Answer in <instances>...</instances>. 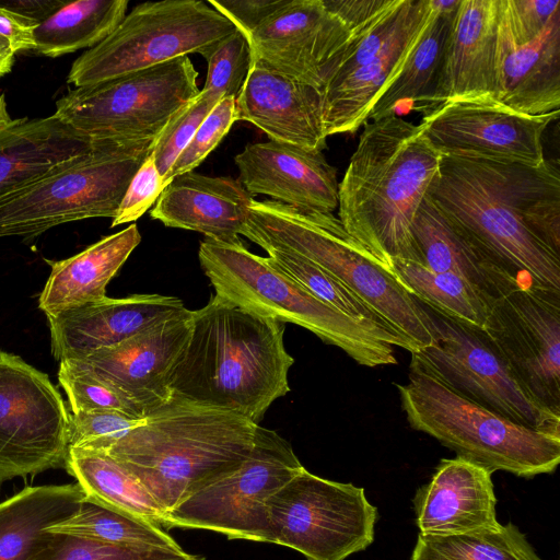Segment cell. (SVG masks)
Listing matches in <instances>:
<instances>
[{
	"label": "cell",
	"instance_id": "obj_27",
	"mask_svg": "<svg viewBox=\"0 0 560 560\" xmlns=\"http://www.w3.org/2000/svg\"><path fill=\"white\" fill-rule=\"evenodd\" d=\"M140 242L138 226L132 223L67 259H46L51 271L38 307L46 316L57 315L104 299L106 285Z\"/></svg>",
	"mask_w": 560,
	"mask_h": 560
},
{
	"label": "cell",
	"instance_id": "obj_9",
	"mask_svg": "<svg viewBox=\"0 0 560 560\" xmlns=\"http://www.w3.org/2000/svg\"><path fill=\"white\" fill-rule=\"evenodd\" d=\"M153 142L97 144L0 199V238L33 237L84 219H113Z\"/></svg>",
	"mask_w": 560,
	"mask_h": 560
},
{
	"label": "cell",
	"instance_id": "obj_22",
	"mask_svg": "<svg viewBox=\"0 0 560 560\" xmlns=\"http://www.w3.org/2000/svg\"><path fill=\"white\" fill-rule=\"evenodd\" d=\"M434 11L435 0H411L398 30L373 60L323 86L322 113L327 137L353 133L368 122L375 102L401 71Z\"/></svg>",
	"mask_w": 560,
	"mask_h": 560
},
{
	"label": "cell",
	"instance_id": "obj_13",
	"mask_svg": "<svg viewBox=\"0 0 560 560\" xmlns=\"http://www.w3.org/2000/svg\"><path fill=\"white\" fill-rule=\"evenodd\" d=\"M302 468L287 440L258 425L243 464L168 512L164 527L209 529L229 539L267 542V500Z\"/></svg>",
	"mask_w": 560,
	"mask_h": 560
},
{
	"label": "cell",
	"instance_id": "obj_28",
	"mask_svg": "<svg viewBox=\"0 0 560 560\" xmlns=\"http://www.w3.org/2000/svg\"><path fill=\"white\" fill-rule=\"evenodd\" d=\"M497 101L530 116L560 110V9L532 42L509 48L500 42Z\"/></svg>",
	"mask_w": 560,
	"mask_h": 560
},
{
	"label": "cell",
	"instance_id": "obj_6",
	"mask_svg": "<svg viewBox=\"0 0 560 560\" xmlns=\"http://www.w3.org/2000/svg\"><path fill=\"white\" fill-rule=\"evenodd\" d=\"M409 425L491 472L530 478L560 463V435L517 424L458 395L432 375L410 368L396 384Z\"/></svg>",
	"mask_w": 560,
	"mask_h": 560
},
{
	"label": "cell",
	"instance_id": "obj_29",
	"mask_svg": "<svg viewBox=\"0 0 560 560\" xmlns=\"http://www.w3.org/2000/svg\"><path fill=\"white\" fill-rule=\"evenodd\" d=\"M412 235L423 264L434 272H452L467 280L490 302L525 284L482 257L425 197L412 221Z\"/></svg>",
	"mask_w": 560,
	"mask_h": 560
},
{
	"label": "cell",
	"instance_id": "obj_43",
	"mask_svg": "<svg viewBox=\"0 0 560 560\" xmlns=\"http://www.w3.org/2000/svg\"><path fill=\"white\" fill-rule=\"evenodd\" d=\"M560 9V0H500V42L509 48L535 39Z\"/></svg>",
	"mask_w": 560,
	"mask_h": 560
},
{
	"label": "cell",
	"instance_id": "obj_37",
	"mask_svg": "<svg viewBox=\"0 0 560 560\" xmlns=\"http://www.w3.org/2000/svg\"><path fill=\"white\" fill-rule=\"evenodd\" d=\"M46 532L117 546L182 548L161 526L89 500L72 517Z\"/></svg>",
	"mask_w": 560,
	"mask_h": 560
},
{
	"label": "cell",
	"instance_id": "obj_47",
	"mask_svg": "<svg viewBox=\"0 0 560 560\" xmlns=\"http://www.w3.org/2000/svg\"><path fill=\"white\" fill-rule=\"evenodd\" d=\"M401 0H324L349 27L353 38L373 26L386 13L396 8Z\"/></svg>",
	"mask_w": 560,
	"mask_h": 560
},
{
	"label": "cell",
	"instance_id": "obj_26",
	"mask_svg": "<svg viewBox=\"0 0 560 560\" xmlns=\"http://www.w3.org/2000/svg\"><path fill=\"white\" fill-rule=\"evenodd\" d=\"M95 147L54 114L14 119L0 130V199Z\"/></svg>",
	"mask_w": 560,
	"mask_h": 560
},
{
	"label": "cell",
	"instance_id": "obj_36",
	"mask_svg": "<svg viewBox=\"0 0 560 560\" xmlns=\"http://www.w3.org/2000/svg\"><path fill=\"white\" fill-rule=\"evenodd\" d=\"M411 560H542L512 523L451 536L418 535Z\"/></svg>",
	"mask_w": 560,
	"mask_h": 560
},
{
	"label": "cell",
	"instance_id": "obj_49",
	"mask_svg": "<svg viewBox=\"0 0 560 560\" xmlns=\"http://www.w3.org/2000/svg\"><path fill=\"white\" fill-rule=\"evenodd\" d=\"M65 2L63 0H11L0 1V5L40 23Z\"/></svg>",
	"mask_w": 560,
	"mask_h": 560
},
{
	"label": "cell",
	"instance_id": "obj_30",
	"mask_svg": "<svg viewBox=\"0 0 560 560\" xmlns=\"http://www.w3.org/2000/svg\"><path fill=\"white\" fill-rule=\"evenodd\" d=\"M78 482L25 487L0 503V560H23L47 529L85 500Z\"/></svg>",
	"mask_w": 560,
	"mask_h": 560
},
{
	"label": "cell",
	"instance_id": "obj_21",
	"mask_svg": "<svg viewBox=\"0 0 560 560\" xmlns=\"http://www.w3.org/2000/svg\"><path fill=\"white\" fill-rule=\"evenodd\" d=\"M238 120L253 124L273 141L316 151L326 148L320 91L255 57L235 98Z\"/></svg>",
	"mask_w": 560,
	"mask_h": 560
},
{
	"label": "cell",
	"instance_id": "obj_14",
	"mask_svg": "<svg viewBox=\"0 0 560 560\" xmlns=\"http://www.w3.org/2000/svg\"><path fill=\"white\" fill-rule=\"evenodd\" d=\"M69 424L48 375L0 350V482L65 468Z\"/></svg>",
	"mask_w": 560,
	"mask_h": 560
},
{
	"label": "cell",
	"instance_id": "obj_46",
	"mask_svg": "<svg viewBox=\"0 0 560 560\" xmlns=\"http://www.w3.org/2000/svg\"><path fill=\"white\" fill-rule=\"evenodd\" d=\"M288 1L289 0H209L208 3L248 37Z\"/></svg>",
	"mask_w": 560,
	"mask_h": 560
},
{
	"label": "cell",
	"instance_id": "obj_4",
	"mask_svg": "<svg viewBox=\"0 0 560 560\" xmlns=\"http://www.w3.org/2000/svg\"><path fill=\"white\" fill-rule=\"evenodd\" d=\"M259 424L231 410L171 398L107 451L171 512L237 469Z\"/></svg>",
	"mask_w": 560,
	"mask_h": 560
},
{
	"label": "cell",
	"instance_id": "obj_42",
	"mask_svg": "<svg viewBox=\"0 0 560 560\" xmlns=\"http://www.w3.org/2000/svg\"><path fill=\"white\" fill-rule=\"evenodd\" d=\"M145 418L117 410H91L70 413L68 448L107 451Z\"/></svg>",
	"mask_w": 560,
	"mask_h": 560
},
{
	"label": "cell",
	"instance_id": "obj_12",
	"mask_svg": "<svg viewBox=\"0 0 560 560\" xmlns=\"http://www.w3.org/2000/svg\"><path fill=\"white\" fill-rule=\"evenodd\" d=\"M268 541L306 560H345L374 540L377 509L364 489L304 467L267 500Z\"/></svg>",
	"mask_w": 560,
	"mask_h": 560
},
{
	"label": "cell",
	"instance_id": "obj_24",
	"mask_svg": "<svg viewBox=\"0 0 560 560\" xmlns=\"http://www.w3.org/2000/svg\"><path fill=\"white\" fill-rule=\"evenodd\" d=\"M491 476L467 459H442L412 500L419 534L451 536L498 527Z\"/></svg>",
	"mask_w": 560,
	"mask_h": 560
},
{
	"label": "cell",
	"instance_id": "obj_33",
	"mask_svg": "<svg viewBox=\"0 0 560 560\" xmlns=\"http://www.w3.org/2000/svg\"><path fill=\"white\" fill-rule=\"evenodd\" d=\"M460 0H435L434 14L399 74L383 91L370 112L376 120L394 114L402 102L422 103L440 65L453 15Z\"/></svg>",
	"mask_w": 560,
	"mask_h": 560
},
{
	"label": "cell",
	"instance_id": "obj_52",
	"mask_svg": "<svg viewBox=\"0 0 560 560\" xmlns=\"http://www.w3.org/2000/svg\"><path fill=\"white\" fill-rule=\"evenodd\" d=\"M0 52H12L10 50L8 44L4 40H2V39H0Z\"/></svg>",
	"mask_w": 560,
	"mask_h": 560
},
{
	"label": "cell",
	"instance_id": "obj_48",
	"mask_svg": "<svg viewBox=\"0 0 560 560\" xmlns=\"http://www.w3.org/2000/svg\"><path fill=\"white\" fill-rule=\"evenodd\" d=\"M39 22L0 5V39L15 55L35 50V28Z\"/></svg>",
	"mask_w": 560,
	"mask_h": 560
},
{
	"label": "cell",
	"instance_id": "obj_31",
	"mask_svg": "<svg viewBox=\"0 0 560 560\" xmlns=\"http://www.w3.org/2000/svg\"><path fill=\"white\" fill-rule=\"evenodd\" d=\"M65 469L84 490L85 500L164 527L166 512L140 480L106 452L69 447Z\"/></svg>",
	"mask_w": 560,
	"mask_h": 560
},
{
	"label": "cell",
	"instance_id": "obj_41",
	"mask_svg": "<svg viewBox=\"0 0 560 560\" xmlns=\"http://www.w3.org/2000/svg\"><path fill=\"white\" fill-rule=\"evenodd\" d=\"M219 102L217 97L200 90L191 102L172 116L154 140L151 154L164 185L177 156Z\"/></svg>",
	"mask_w": 560,
	"mask_h": 560
},
{
	"label": "cell",
	"instance_id": "obj_40",
	"mask_svg": "<svg viewBox=\"0 0 560 560\" xmlns=\"http://www.w3.org/2000/svg\"><path fill=\"white\" fill-rule=\"evenodd\" d=\"M58 381L67 394L71 413L91 410H117L145 418L142 409L116 388L86 371L71 365L66 360L59 362Z\"/></svg>",
	"mask_w": 560,
	"mask_h": 560
},
{
	"label": "cell",
	"instance_id": "obj_2",
	"mask_svg": "<svg viewBox=\"0 0 560 560\" xmlns=\"http://www.w3.org/2000/svg\"><path fill=\"white\" fill-rule=\"evenodd\" d=\"M284 325L214 294L191 311L189 337L174 363L171 398L231 410L259 423L290 390Z\"/></svg>",
	"mask_w": 560,
	"mask_h": 560
},
{
	"label": "cell",
	"instance_id": "obj_20",
	"mask_svg": "<svg viewBox=\"0 0 560 560\" xmlns=\"http://www.w3.org/2000/svg\"><path fill=\"white\" fill-rule=\"evenodd\" d=\"M238 180L254 195L302 210L338 208L337 172L323 151L269 140L247 144L235 155Z\"/></svg>",
	"mask_w": 560,
	"mask_h": 560
},
{
	"label": "cell",
	"instance_id": "obj_51",
	"mask_svg": "<svg viewBox=\"0 0 560 560\" xmlns=\"http://www.w3.org/2000/svg\"><path fill=\"white\" fill-rule=\"evenodd\" d=\"M14 63V54L0 52V79L8 74Z\"/></svg>",
	"mask_w": 560,
	"mask_h": 560
},
{
	"label": "cell",
	"instance_id": "obj_38",
	"mask_svg": "<svg viewBox=\"0 0 560 560\" xmlns=\"http://www.w3.org/2000/svg\"><path fill=\"white\" fill-rule=\"evenodd\" d=\"M23 560H205L182 548L128 547L46 533Z\"/></svg>",
	"mask_w": 560,
	"mask_h": 560
},
{
	"label": "cell",
	"instance_id": "obj_15",
	"mask_svg": "<svg viewBox=\"0 0 560 560\" xmlns=\"http://www.w3.org/2000/svg\"><path fill=\"white\" fill-rule=\"evenodd\" d=\"M482 331L527 393L560 416V291L522 285L493 299Z\"/></svg>",
	"mask_w": 560,
	"mask_h": 560
},
{
	"label": "cell",
	"instance_id": "obj_19",
	"mask_svg": "<svg viewBox=\"0 0 560 560\" xmlns=\"http://www.w3.org/2000/svg\"><path fill=\"white\" fill-rule=\"evenodd\" d=\"M500 0H460L421 112L442 103L493 98L500 89Z\"/></svg>",
	"mask_w": 560,
	"mask_h": 560
},
{
	"label": "cell",
	"instance_id": "obj_32",
	"mask_svg": "<svg viewBox=\"0 0 560 560\" xmlns=\"http://www.w3.org/2000/svg\"><path fill=\"white\" fill-rule=\"evenodd\" d=\"M127 0L66 1L35 28V50L56 58L103 42L126 16Z\"/></svg>",
	"mask_w": 560,
	"mask_h": 560
},
{
	"label": "cell",
	"instance_id": "obj_8",
	"mask_svg": "<svg viewBox=\"0 0 560 560\" xmlns=\"http://www.w3.org/2000/svg\"><path fill=\"white\" fill-rule=\"evenodd\" d=\"M188 56L88 86L56 101L54 115L97 144L153 142L200 92Z\"/></svg>",
	"mask_w": 560,
	"mask_h": 560
},
{
	"label": "cell",
	"instance_id": "obj_10",
	"mask_svg": "<svg viewBox=\"0 0 560 560\" xmlns=\"http://www.w3.org/2000/svg\"><path fill=\"white\" fill-rule=\"evenodd\" d=\"M235 31L201 0L142 2L103 42L74 60L67 82L88 86L190 54L203 57Z\"/></svg>",
	"mask_w": 560,
	"mask_h": 560
},
{
	"label": "cell",
	"instance_id": "obj_11",
	"mask_svg": "<svg viewBox=\"0 0 560 560\" xmlns=\"http://www.w3.org/2000/svg\"><path fill=\"white\" fill-rule=\"evenodd\" d=\"M423 305L433 341L411 353L410 368L517 424L560 435V416L527 393L482 329Z\"/></svg>",
	"mask_w": 560,
	"mask_h": 560
},
{
	"label": "cell",
	"instance_id": "obj_16",
	"mask_svg": "<svg viewBox=\"0 0 560 560\" xmlns=\"http://www.w3.org/2000/svg\"><path fill=\"white\" fill-rule=\"evenodd\" d=\"M420 122L441 155L539 165L546 161L542 137L560 110L530 116L493 98L442 103L422 112Z\"/></svg>",
	"mask_w": 560,
	"mask_h": 560
},
{
	"label": "cell",
	"instance_id": "obj_44",
	"mask_svg": "<svg viewBox=\"0 0 560 560\" xmlns=\"http://www.w3.org/2000/svg\"><path fill=\"white\" fill-rule=\"evenodd\" d=\"M234 122L235 98H222L177 156L165 179V186L175 176L194 171L217 148Z\"/></svg>",
	"mask_w": 560,
	"mask_h": 560
},
{
	"label": "cell",
	"instance_id": "obj_5",
	"mask_svg": "<svg viewBox=\"0 0 560 560\" xmlns=\"http://www.w3.org/2000/svg\"><path fill=\"white\" fill-rule=\"evenodd\" d=\"M268 248L298 254L332 275L418 352L433 341L429 315L398 279L331 212L302 210L273 200H253L241 234Z\"/></svg>",
	"mask_w": 560,
	"mask_h": 560
},
{
	"label": "cell",
	"instance_id": "obj_3",
	"mask_svg": "<svg viewBox=\"0 0 560 560\" xmlns=\"http://www.w3.org/2000/svg\"><path fill=\"white\" fill-rule=\"evenodd\" d=\"M440 159L423 126L394 113L363 125L339 183L342 226L393 272L396 260L424 265L411 226Z\"/></svg>",
	"mask_w": 560,
	"mask_h": 560
},
{
	"label": "cell",
	"instance_id": "obj_1",
	"mask_svg": "<svg viewBox=\"0 0 560 560\" xmlns=\"http://www.w3.org/2000/svg\"><path fill=\"white\" fill-rule=\"evenodd\" d=\"M427 196L493 266L525 284L560 291L557 161L441 155Z\"/></svg>",
	"mask_w": 560,
	"mask_h": 560
},
{
	"label": "cell",
	"instance_id": "obj_35",
	"mask_svg": "<svg viewBox=\"0 0 560 560\" xmlns=\"http://www.w3.org/2000/svg\"><path fill=\"white\" fill-rule=\"evenodd\" d=\"M393 270L406 289L421 303L482 329L489 301L467 280L452 272H434L422 264L396 260Z\"/></svg>",
	"mask_w": 560,
	"mask_h": 560
},
{
	"label": "cell",
	"instance_id": "obj_23",
	"mask_svg": "<svg viewBox=\"0 0 560 560\" xmlns=\"http://www.w3.org/2000/svg\"><path fill=\"white\" fill-rule=\"evenodd\" d=\"M178 298L132 294L102 300L48 315L51 353L59 362L119 343L140 331L185 313Z\"/></svg>",
	"mask_w": 560,
	"mask_h": 560
},
{
	"label": "cell",
	"instance_id": "obj_17",
	"mask_svg": "<svg viewBox=\"0 0 560 560\" xmlns=\"http://www.w3.org/2000/svg\"><path fill=\"white\" fill-rule=\"evenodd\" d=\"M248 40L253 57L322 91L353 35L324 0H289Z\"/></svg>",
	"mask_w": 560,
	"mask_h": 560
},
{
	"label": "cell",
	"instance_id": "obj_34",
	"mask_svg": "<svg viewBox=\"0 0 560 560\" xmlns=\"http://www.w3.org/2000/svg\"><path fill=\"white\" fill-rule=\"evenodd\" d=\"M266 253L268 262L275 269L288 276L313 296L375 332L387 343L409 351L407 345L373 311L341 281L318 265L288 250L268 248Z\"/></svg>",
	"mask_w": 560,
	"mask_h": 560
},
{
	"label": "cell",
	"instance_id": "obj_25",
	"mask_svg": "<svg viewBox=\"0 0 560 560\" xmlns=\"http://www.w3.org/2000/svg\"><path fill=\"white\" fill-rule=\"evenodd\" d=\"M254 197L230 176L194 171L175 176L163 189L150 217L165 226L190 230L223 244L242 243Z\"/></svg>",
	"mask_w": 560,
	"mask_h": 560
},
{
	"label": "cell",
	"instance_id": "obj_45",
	"mask_svg": "<svg viewBox=\"0 0 560 560\" xmlns=\"http://www.w3.org/2000/svg\"><path fill=\"white\" fill-rule=\"evenodd\" d=\"M165 185L150 154L131 178L110 226L137 221L159 199Z\"/></svg>",
	"mask_w": 560,
	"mask_h": 560
},
{
	"label": "cell",
	"instance_id": "obj_18",
	"mask_svg": "<svg viewBox=\"0 0 560 560\" xmlns=\"http://www.w3.org/2000/svg\"><path fill=\"white\" fill-rule=\"evenodd\" d=\"M190 329L187 310L119 343L66 361L116 388L148 417L171 399L170 373Z\"/></svg>",
	"mask_w": 560,
	"mask_h": 560
},
{
	"label": "cell",
	"instance_id": "obj_7",
	"mask_svg": "<svg viewBox=\"0 0 560 560\" xmlns=\"http://www.w3.org/2000/svg\"><path fill=\"white\" fill-rule=\"evenodd\" d=\"M200 266L215 294L255 314L301 326L338 347L358 364H396L394 347L375 332L323 303L242 243H200Z\"/></svg>",
	"mask_w": 560,
	"mask_h": 560
},
{
	"label": "cell",
	"instance_id": "obj_39",
	"mask_svg": "<svg viewBox=\"0 0 560 560\" xmlns=\"http://www.w3.org/2000/svg\"><path fill=\"white\" fill-rule=\"evenodd\" d=\"M208 63L202 91L222 98H236L252 66L248 37L241 31L218 42L205 56Z\"/></svg>",
	"mask_w": 560,
	"mask_h": 560
},
{
	"label": "cell",
	"instance_id": "obj_50",
	"mask_svg": "<svg viewBox=\"0 0 560 560\" xmlns=\"http://www.w3.org/2000/svg\"><path fill=\"white\" fill-rule=\"evenodd\" d=\"M14 119L11 118L8 107L5 97L3 94L0 95V130L11 126L13 124Z\"/></svg>",
	"mask_w": 560,
	"mask_h": 560
}]
</instances>
